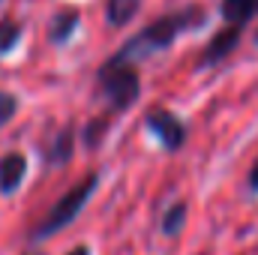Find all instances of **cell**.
I'll return each mask as SVG.
<instances>
[{"instance_id": "cell-1", "label": "cell", "mask_w": 258, "mask_h": 255, "mask_svg": "<svg viewBox=\"0 0 258 255\" xmlns=\"http://www.w3.org/2000/svg\"><path fill=\"white\" fill-rule=\"evenodd\" d=\"M198 24H204V9L189 6V9H180V12H171L153 24H147L135 39H129V45L117 54V60L123 63H135L141 57H150L156 51H165L183 30H192Z\"/></svg>"}, {"instance_id": "cell-2", "label": "cell", "mask_w": 258, "mask_h": 255, "mask_svg": "<svg viewBox=\"0 0 258 255\" xmlns=\"http://www.w3.org/2000/svg\"><path fill=\"white\" fill-rule=\"evenodd\" d=\"M96 81H99V90H102V96L111 102L114 111H126L129 105H135V99H138V93H141V81H138L135 66L123 63V60H117V57H111L108 63L99 69Z\"/></svg>"}, {"instance_id": "cell-3", "label": "cell", "mask_w": 258, "mask_h": 255, "mask_svg": "<svg viewBox=\"0 0 258 255\" xmlns=\"http://www.w3.org/2000/svg\"><path fill=\"white\" fill-rule=\"evenodd\" d=\"M99 186V174H87L78 186H72V189L66 192L63 198L48 210V216L39 222V228L33 231V240H45V237H51V234H57L60 228H66L78 213H81V207L87 204V198L93 195V189Z\"/></svg>"}, {"instance_id": "cell-4", "label": "cell", "mask_w": 258, "mask_h": 255, "mask_svg": "<svg viewBox=\"0 0 258 255\" xmlns=\"http://www.w3.org/2000/svg\"><path fill=\"white\" fill-rule=\"evenodd\" d=\"M144 123L147 129L162 141V147L165 150H180L183 147V141H186V126L180 123V117L177 114H171L168 108H153V111H147V117H144Z\"/></svg>"}, {"instance_id": "cell-5", "label": "cell", "mask_w": 258, "mask_h": 255, "mask_svg": "<svg viewBox=\"0 0 258 255\" xmlns=\"http://www.w3.org/2000/svg\"><path fill=\"white\" fill-rule=\"evenodd\" d=\"M24 174H27V159H24L21 153H6V156L0 159V192H3V195L15 192L21 186Z\"/></svg>"}, {"instance_id": "cell-6", "label": "cell", "mask_w": 258, "mask_h": 255, "mask_svg": "<svg viewBox=\"0 0 258 255\" xmlns=\"http://www.w3.org/2000/svg\"><path fill=\"white\" fill-rule=\"evenodd\" d=\"M237 39H240V27H228V30L216 33V36L210 39V45L204 48V54H201V66L219 63L225 54H231V51L237 48Z\"/></svg>"}, {"instance_id": "cell-7", "label": "cell", "mask_w": 258, "mask_h": 255, "mask_svg": "<svg viewBox=\"0 0 258 255\" xmlns=\"http://www.w3.org/2000/svg\"><path fill=\"white\" fill-rule=\"evenodd\" d=\"M252 15H258V0H222V18L231 21V27L246 24Z\"/></svg>"}, {"instance_id": "cell-8", "label": "cell", "mask_w": 258, "mask_h": 255, "mask_svg": "<svg viewBox=\"0 0 258 255\" xmlns=\"http://www.w3.org/2000/svg\"><path fill=\"white\" fill-rule=\"evenodd\" d=\"M141 0H108L105 3V15H108V24L111 27H123L129 24V18L138 12Z\"/></svg>"}, {"instance_id": "cell-9", "label": "cell", "mask_w": 258, "mask_h": 255, "mask_svg": "<svg viewBox=\"0 0 258 255\" xmlns=\"http://www.w3.org/2000/svg\"><path fill=\"white\" fill-rule=\"evenodd\" d=\"M78 27V12L75 9H66L57 15V21L51 24V42H66L72 36V30Z\"/></svg>"}, {"instance_id": "cell-10", "label": "cell", "mask_w": 258, "mask_h": 255, "mask_svg": "<svg viewBox=\"0 0 258 255\" xmlns=\"http://www.w3.org/2000/svg\"><path fill=\"white\" fill-rule=\"evenodd\" d=\"M69 156H72V129H63L60 135H57V141L51 144V150H48V162L54 165H63L69 162Z\"/></svg>"}, {"instance_id": "cell-11", "label": "cell", "mask_w": 258, "mask_h": 255, "mask_svg": "<svg viewBox=\"0 0 258 255\" xmlns=\"http://www.w3.org/2000/svg\"><path fill=\"white\" fill-rule=\"evenodd\" d=\"M183 219H186V204H183V201L171 204V207H168V213H165V219H162V234L174 237V234L183 228Z\"/></svg>"}, {"instance_id": "cell-12", "label": "cell", "mask_w": 258, "mask_h": 255, "mask_svg": "<svg viewBox=\"0 0 258 255\" xmlns=\"http://www.w3.org/2000/svg\"><path fill=\"white\" fill-rule=\"evenodd\" d=\"M18 36H21V27L18 24H3L0 27V51H9Z\"/></svg>"}, {"instance_id": "cell-13", "label": "cell", "mask_w": 258, "mask_h": 255, "mask_svg": "<svg viewBox=\"0 0 258 255\" xmlns=\"http://www.w3.org/2000/svg\"><path fill=\"white\" fill-rule=\"evenodd\" d=\"M15 108H18V102H15V96H9V93H0V126L12 120V114H15Z\"/></svg>"}, {"instance_id": "cell-14", "label": "cell", "mask_w": 258, "mask_h": 255, "mask_svg": "<svg viewBox=\"0 0 258 255\" xmlns=\"http://www.w3.org/2000/svg\"><path fill=\"white\" fill-rule=\"evenodd\" d=\"M102 126H105V120H93V123L87 126V132H84L87 147H96V144H99V132H102Z\"/></svg>"}, {"instance_id": "cell-15", "label": "cell", "mask_w": 258, "mask_h": 255, "mask_svg": "<svg viewBox=\"0 0 258 255\" xmlns=\"http://www.w3.org/2000/svg\"><path fill=\"white\" fill-rule=\"evenodd\" d=\"M249 189L258 192V162L252 165V171H249Z\"/></svg>"}, {"instance_id": "cell-16", "label": "cell", "mask_w": 258, "mask_h": 255, "mask_svg": "<svg viewBox=\"0 0 258 255\" xmlns=\"http://www.w3.org/2000/svg\"><path fill=\"white\" fill-rule=\"evenodd\" d=\"M69 255H90V249H87V246H75Z\"/></svg>"}, {"instance_id": "cell-17", "label": "cell", "mask_w": 258, "mask_h": 255, "mask_svg": "<svg viewBox=\"0 0 258 255\" xmlns=\"http://www.w3.org/2000/svg\"><path fill=\"white\" fill-rule=\"evenodd\" d=\"M255 42H258V33H255Z\"/></svg>"}]
</instances>
